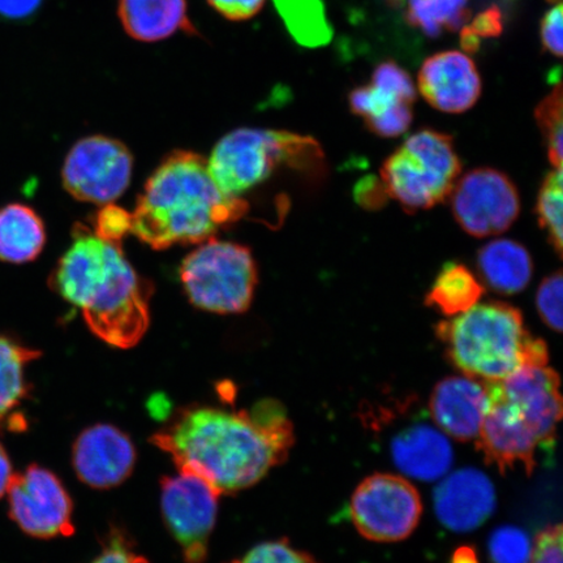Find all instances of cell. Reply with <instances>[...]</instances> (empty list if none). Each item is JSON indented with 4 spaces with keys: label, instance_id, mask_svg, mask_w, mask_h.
Masks as SVG:
<instances>
[{
    "label": "cell",
    "instance_id": "cell-1",
    "mask_svg": "<svg viewBox=\"0 0 563 563\" xmlns=\"http://www.w3.org/2000/svg\"><path fill=\"white\" fill-rule=\"evenodd\" d=\"M181 473L208 483L220 495L257 484L284 463L295 443L292 421L277 400L246 410L188 406L151 438Z\"/></svg>",
    "mask_w": 563,
    "mask_h": 563
},
{
    "label": "cell",
    "instance_id": "cell-2",
    "mask_svg": "<svg viewBox=\"0 0 563 563\" xmlns=\"http://www.w3.org/2000/svg\"><path fill=\"white\" fill-rule=\"evenodd\" d=\"M51 286L80 308L91 333L112 347L136 346L150 328V282L133 269L122 243L104 241L82 224H76L74 242L56 265Z\"/></svg>",
    "mask_w": 563,
    "mask_h": 563
},
{
    "label": "cell",
    "instance_id": "cell-3",
    "mask_svg": "<svg viewBox=\"0 0 563 563\" xmlns=\"http://www.w3.org/2000/svg\"><path fill=\"white\" fill-rule=\"evenodd\" d=\"M250 203L224 195L211 178L208 159L176 151L147 179L132 211V231L151 249L200 244L241 221Z\"/></svg>",
    "mask_w": 563,
    "mask_h": 563
},
{
    "label": "cell",
    "instance_id": "cell-4",
    "mask_svg": "<svg viewBox=\"0 0 563 563\" xmlns=\"http://www.w3.org/2000/svg\"><path fill=\"white\" fill-rule=\"evenodd\" d=\"M435 334L464 376L497 383L527 365H548L544 341L528 332L522 312L501 301L476 305L441 321Z\"/></svg>",
    "mask_w": 563,
    "mask_h": 563
},
{
    "label": "cell",
    "instance_id": "cell-5",
    "mask_svg": "<svg viewBox=\"0 0 563 563\" xmlns=\"http://www.w3.org/2000/svg\"><path fill=\"white\" fill-rule=\"evenodd\" d=\"M323 154L312 137L274 130L238 129L218 141L208 159L211 178L221 191L242 199L282 167L314 170Z\"/></svg>",
    "mask_w": 563,
    "mask_h": 563
},
{
    "label": "cell",
    "instance_id": "cell-6",
    "mask_svg": "<svg viewBox=\"0 0 563 563\" xmlns=\"http://www.w3.org/2000/svg\"><path fill=\"white\" fill-rule=\"evenodd\" d=\"M461 170L452 136L422 130L384 162L382 183L387 196L406 210H427L448 199Z\"/></svg>",
    "mask_w": 563,
    "mask_h": 563
},
{
    "label": "cell",
    "instance_id": "cell-7",
    "mask_svg": "<svg viewBox=\"0 0 563 563\" xmlns=\"http://www.w3.org/2000/svg\"><path fill=\"white\" fill-rule=\"evenodd\" d=\"M180 280L189 301L202 311L243 313L255 297L257 266L246 246L211 238L181 263Z\"/></svg>",
    "mask_w": 563,
    "mask_h": 563
},
{
    "label": "cell",
    "instance_id": "cell-8",
    "mask_svg": "<svg viewBox=\"0 0 563 563\" xmlns=\"http://www.w3.org/2000/svg\"><path fill=\"white\" fill-rule=\"evenodd\" d=\"M352 523L365 539L377 543L405 540L418 527L421 497L406 478L375 474L358 485L350 503Z\"/></svg>",
    "mask_w": 563,
    "mask_h": 563
},
{
    "label": "cell",
    "instance_id": "cell-9",
    "mask_svg": "<svg viewBox=\"0 0 563 563\" xmlns=\"http://www.w3.org/2000/svg\"><path fill=\"white\" fill-rule=\"evenodd\" d=\"M133 157L121 141L89 136L77 141L63 165V187L74 199L106 206L129 188Z\"/></svg>",
    "mask_w": 563,
    "mask_h": 563
},
{
    "label": "cell",
    "instance_id": "cell-10",
    "mask_svg": "<svg viewBox=\"0 0 563 563\" xmlns=\"http://www.w3.org/2000/svg\"><path fill=\"white\" fill-rule=\"evenodd\" d=\"M220 497V493L192 474L179 471L178 475L162 478V516L187 563L207 561Z\"/></svg>",
    "mask_w": 563,
    "mask_h": 563
},
{
    "label": "cell",
    "instance_id": "cell-11",
    "mask_svg": "<svg viewBox=\"0 0 563 563\" xmlns=\"http://www.w3.org/2000/svg\"><path fill=\"white\" fill-rule=\"evenodd\" d=\"M7 493L10 518L30 537L54 539L75 533L73 499L52 471L32 464L13 474Z\"/></svg>",
    "mask_w": 563,
    "mask_h": 563
},
{
    "label": "cell",
    "instance_id": "cell-12",
    "mask_svg": "<svg viewBox=\"0 0 563 563\" xmlns=\"http://www.w3.org/2000/svg\"><path fill=\"white\" fill-rule=\"evenodd\" d=\"M449 197L456 222L475 238L503 234L520 213L516 185L496 168H475L462 176Z\"/></svg>",
    "mask_w": 563,
    "mask_h": 563
},
{
    "label": "cell",
    "instance_id": "cell-13",
    "mask_svg": "<svg viewBox=\"0 0 563 563\" xmlns=\"http://www.w3.org/2000/svg\"><path fill=\"white\" fill-rule=\"evenodd\" d=\"M490 384L532 429L540 448L551 449L562 418L558 372L548 365H527L501 382Z\"/></svg>",
    "mask_w": 563,
    "mask_h": 563
},
{
    "label": "cell",
    "instance_id": "cell-14",
    "mask_svg": "<svg viewBox=\"0 0 563 563\" xmlns=\"http://www.w3.org/2000/svg\"><path fill=\"white\" fill-rule=\"evenodd\" d=\"M487 385L490 402L477 434V448L485 461L501 473L523 466L527 475H531L537 467L540 442L516 408L499 396L495 386Z\"/></svg>",
    "mask_w": 563,
    "mask_h": 563
},
{
    "label": "cell",
    "instance_id": "cell-15",
    "mask_svg": "<svg viewBox=\"0 0 563 563\" xmlns=\"http://www.w3.org/2000/svg\"><path fill=\"white\" fill-rule=\"evenodd\" d=\"M74 470L80 482L95 489H111L131 476L136 448L129 434L110 424L89 427L76 439Z\"/></svg>",
    "mask_w": 563,
    "mask_h": 563
},
{
    "label": "cell",
    "instance_id": "cell-16",
    "mask_svg": "<svg viewBox=\"0 0 563 563\" xmlns=\"http://www.w3.org/2000/svg\"><path fill=\"white\" fill-rule=\"evenodd\" d=\"M418 87L424 100L446 114H462L482 96V79L473 59L462 52L429 56L419 70Z\"/></svg>",
    "mask_w": 563,
    "mask_h": 563
},
{
    "label": "cell",
    "instance_id": "cell-17",
    "mask_svg": "<svg viewBox=\"0 0 563 563\" xmlns=\"http://www.w3.org/2000/svg\"><path fill=\"white\" fill-rule=\"evenodd\" d=\"M496 506V492L489 477L475 468L456 471L434 492V509L442 525L455 532L475 530Z\"/></svg>",
    "mask_w": 563,
    "mask_h": 563
},
{
    "label": "cell",
    "instance_id": "cell-18",
    "mask_svg": "<svg viewBox=\"0 0 563 563\" xmlns=\"http://www.w3.org/2000/svg\"><path fill=\"white\" fill-rule=\"evenodd\" d=\"M487 383L464 377L442 379L432 393V418L443 432L455 440L477 439L489 408Z\"/></svg>",
    "mask_w": 563,
    "mask_h": 563
},
{
    "label": "cell",
    "instance_id": "cell-19",
    "mask_svg": "<svg viewBox=\"0 0 563 563\" xmlns=\"http://www.w3.org/2000/svg\"><path fill=\"white\" fill-rule=\"evenodd\" d=\"M396 466L421 482H433L452 467L454 454L445 434L432 427L417 426L399 433L391 443Z\"/></svg>",
    "mask_w": 563,
    "mask_h": 563
},
{
    "label": "cell",
    "instance_id": "cell-20",
    "mask_svg": "<svg viewBox=\"0 0 563 563\" xmlns=\"http://www.w3.org/2000/svg\"><path fill=\"white\" fill-rule=\"evenodd\" d=\"M119 18L126 33L141 42H157L176 32H194L187 0H119Z\"/></svg>",
    "mask_w": 563,
    "mask_h": 563
},
{
    "label": "cell",
    "instance_id": "cell-21",
    "mask_svg": "<svg viewBox=\"0 0 563 563\" xmlns=\"http://www.w3.org/2000/svg\"><path fill=\"white\" fill-rule=\"evenodd\" d=\"M41 355V351L25 346L15 338L0 334V431L25 428V418L16 410L30 396L26 367Z\"/></svg>",
    "mask_w": 563,
    "mask_h": 563
},
{
    "label": "cell",
    "instance_id": "cell-22",
    "mask_svg": "<svg viewBox=\"0 0 563 563\" xmlns=\"http://www.w3.org/2000/svg\"><path fill=\"white\" fill-rule=\"evenodd\" d=\"M477 269L492 291L516 295L530 285L533 262L525 245L510 239H497L478 251Z\"/></svg>",
    "mask_w": 563,
    "mask_h": 563
},
{
    "label": "cell",
    "instance_id": "cell-23",
    "mask_svg": "<svg viewBox=\"0 0 563 563\" xmlns=\"http://www.w3.org/2000/svg\"><path fill=\"white\" fill-rule=\"evenodd\" d=\"M45 244L46 228L37 211L20 202L0 209V262H34Z\"/></svg>",
    "mask_w": 563,
    "mask_h": 563
},
{
    "label": "cell",
    "instance_id": "cell-24",
    "mask_svg": "<svg viewBox=\"0 0 563 563\" xmlns=\"http://www.w3.org/2000/svg\"><path fill=\"white\" fill-rule=\"evenodd\" d=\"M484 292L481 279L468 267L449 263L442 267L429 288L426 305L438 309L443 316L455 317L478 305Z\"/></svg>",
    "mask_w": 563,
    "mask_h": 563
},
{
    "label": "cell",
    "instance_id": "cell-25",
    "mask_svg": "<svg viewBox=\"0 0 563 563\" xmlns=\"http://www.w3.org/2000/svg\"><path fill=\"white\" fill-rule=\"evenodd\" d=\"M288 32L301 46L320 47L333 38L322 0H274Z\"/></svg>",
    "mask_w": 563,
    "mask_h": 563
},
{
    "label": "cell",
    "instance_id": "cell-26",
    "mask_svg": "<svg viewBox=\"0 0 563 563\" xmlns=\"http://www.w3.org/2000/svg\"><path fill=\"white\" fill-rule=\"evenodd\" d=\"M470 0H407V23L428 37H439L443 32H457L471 19Z\"/></svg>",
    "mask_w": 563,
    "mask_h": 563
},
{
    "label": "cell",
    "instance_id": "cell-27",
    "mask_svg": "<svg viewBox=\"0 0 563 563\" xmlns=\"http://www.w3.org/2000/svg\"><path fill=\"white\" fill-rule=\"evenodd\" d=\"M562 180V168H553V170L545 176L543 186L540 188L537 202V214L540 228L547 232L549 241H551L553 249L559 253V256L562 255L563 241Z\"/></svg>",
    "mask_w": 563,
    "mask_h": 563
},
{
    "label": "cell",
    "instance_id": "cell-28",
    "mask_svg": "<svg viewBox=\"0 0 563 563\" xmlns=\"http://www.w3.org/2000/svg\"><path fill=\"white\" fill-rule=\"evenodd\" d=\"M534 117L545 137L549 161L554 168H562L563 91L561 81L555 82L552 93L540 102L534 110Z\"/></svg>",
    "mask_w": 563,
    "mask_h": 563
},
{
    "label": "cell",
    "instance_id": "cell-29",
    "mask_svg": "<svg viewBox=\"0 0 563 563\" xmlns=\"http://www.w3.org/2000/svg\"><path fill=\"white\" fill-rule=\"evenodd\" d=\"M532 548L527 533L512 526L497 528L489 540L492 563H530Z\"/></svg>",
    "mask_w": 563,
    "mask_h": 563
},
{
    "label": "cell",
    "instance_id": "cell-30",
    "mask_svg": "<svg viewBox=\"0 0 563 563\" xmlns=\"http://www.w3.org/2000/svg\"><path fill=\"white\" fill-rule=\"evenodd\" d=\"M229 563H320L311 554L300 551L287 540L266 541L253 547L242 558Z\"/></svg>",
    "mask_w": 563,
    "mask_h": 563
},
{
    "label": "cell",
    "instance_id": "cell-31",
    "mask_svg": "<svg viewBox=\"0 0 563 563\" xmlns=\"http://www.w3.org/2000/svg\"><path fill=\"white\" fill-rule=\"evenodd\" d=\"M372 86L386 91L400 101L413 104L417 101V88L413 81L402 67L397 63L387 60L379 63L372 75Z\"/></svg>",
    "mask_w": 563,
    "mask_h": 563
},
{
    "label": "cell",
    "instance_id": "cell-32",
    "mask_svg": "<svg viewBox=\"0 0 563 563\" xmlns=\"http://www.w3.org/2000/svg\"><path fill=\"white\" fill-rule=\"evenodd\" d=\"M562 272H555L541 282L537 291V309L548 328L562 332Z\"/></svg>",
    "mask_w": 563,
    "mask_h": 563
},
{
    "label": "cell",
    "instance_id": "cell-33",
    "mask_svg": "<svg viewBox=\"0 0 563 563\" xmlns=\"http://www.w3.org/2000/svg\"><path fill=\"white\" fill-rule=\"evenodd\" d=\"M97 236L112 243H122L123 239L131 234L132 214L121 207L114 206V202L106 203L98 211L95 220V227L91 229Z\"/></svg>",
    "mask_w": 563,
    "mask_h": 563
},
{
    "label": "cell",
    "instance_id": "cell-34",
    "mask_svg": "<svg viewBox=\"0 0 563 563\" xmlns=\"http://www.w3.org/2000/svg\"><path fill=\"white\" fill-rule=\"evenodd\" d=\"M412 118V104H399L382 117L365 122V125L376 136L391 139L404 135L410 129Z\"/></svg>",
    "mask_w": 563,
    "mask_h": 563
},
{
    "label": "cell",
    "instance_id": "cell-35",
    "mask_svg": "<svg viewBox=\"0 0 563 563\" xmlns=\"http://www.w3.org/2000/svg\"><path fill=\"white\" fill-rule=\"evenodd\" d=\"M90 563H150V561L136 553L124 533L112 531L101 553Z\"/></svg>",
    "mask_w": 563,
    "mask_h": 563
},
{
    "label": "cell",
    "instance_id": "cell-36",
    "mask_svg": "<svg viewBox=\"0 0 563 563\" xmlns=\"http://www.w3.org/2000/svg\"><path fill=\"white\" fill-rule=\"evenodd\" d=\"M530 563H562V526L541 531L532 548Z\"/></svg>",
    "mask_w": 563,
    "mask_h": 563
},
{
    "label": "cell",
    "instance_id": "cell-37",
    "mask_svg": "<svg viewBox=\"0 0 563 563\" xmlns=\"http://www.w3.org/2000/svg\"><path fill=\"white\" fill-rule=\"evenodd\" d=\"M541 41L545 51L561 58L563 53L562 40V3L555 4L541 23Z\"/></svg>",
    "mask_w": 563,
    "mask_h": 563
},
{
    "label": "cell",
    "instance_id": "cell-38",
    "mask_svg": "<svg viewBox=\"0 0 563 563\" xmlns=\"http://www.w3.org/2000/svg\"><path fill=\"white\" fill-rule=\"evenodd\" d=\"M222 16L232 21L249 20L262 11L265 0H208Z\"/></svg>",
    "mask_w": 563,
    "mask_h": 563
},
{
    "label": "cell",
    "instance_id": "cell-39",
    "mask_svg": "<svg viewBox=\"0 0 563 563\" xmlns=\"http://www.w3.org/2000/svg\"><path fill=\"white\" fill-rule=\"evenodd\" d=\"M478 38L498 37L504 31L503 12L497 5L478 13L473 23L466 25Z\"/></svg>",
    "mask_w": 563,
    "mask_h": 563
},
{
    "label": "cell",
    "instance_id": "cell-40",
    "mask_svg": "<svg viewBox=\"0 0 563 563\" xmlns=\"http://www.w3.org/2000/svg\"><path fill=\"white\" fill-rule=\"evenodd\" d=\"M387 196L382 180L365 179L356 187V199L365 208L383 207Z\"/></svg>",
    "mask_w": 563,
    "mask_h": 563
},
{
    "label": "cell",
    "instance_id": "cell-41",
    "mask_svg": "<svg viewBox=\"0 0 563 563\" xmlns=\"http://www.w3.org/2000/svg\"><path fill=\"white\" fill-rule=\"evenodd\" d=\"M42 0H0V18L19 21L31 18Z\"/></svg>",
    "mask_w": 563,
    "mask_h": 563
},
{
    "label": "cell",
    "instance_id": "cell-42",
    "mask_svg": "<svg viewBox=\"0 0 563 563\" xmlns=\"http://www.w3.org/2000/svg\"><path fill=\"white\" fill-rule=\"evenodd\" d=\"M13 476L12 464L4 446L0 443V498H2Z\"/></svg>",
    "mask_w": 563,
    "mask_h": 563
},
{
    "label": "cell",
    "instance_id": "cell-43",
    "mask_svg": "<svg viewBox=\"0 0 563 563\" xmlns=\"http://www.w3.org/2000/svg\"><path fill=\"white\" fill-rule=\"evenodd\" d=\"M482 40L464 25L461 30V47L464 53L475 54L481 48Z\"/></svg>",
    "mask_w": 563,
    "mask_h": 563
},
{
    "label": "cell",
    "instance_id": "cell-44",
    "mask_svg": "<svg viewBox=\"0 0 563 563\" xmlns=\"http://www.w3.org/2000/svg\"><path fill=\"white\" fill-rule=\"evenodd\" d=\"M452 563H478L477 554L473 548L463 547L454 553Z\"/></svg>",
    "mask_w": 563,
    "mask_h": 563
},
{
    "label": "cell",
    "instance_id": "cell-45",
    "mask_svg": "<svg viewBox=\"0 0 563 563\" xmlns=\"http://www.w3.org/2000/svg\"><path fill=\"white\" fill-rule=\"evenodd\" d=\"M547 2L559 4L562 2V0H547Z\"/></svg>",
    "mask_w": 563,
    "mask_h": 563
}]
</instances>
